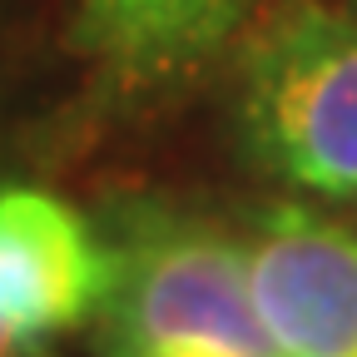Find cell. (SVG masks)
Returning <instances> with one entry per match:
<instances>
[{"label": "cell", "mask_w": 357, "mask_h": 357, "mask_svg": "<svg viewBox=\"0 0 357 357\" xmlns=\"http://www.w3.org/2000/svg\"><path fill=\"white\" fill-rule=\"evenodd\" d=\"M0 357H40V347L6 318V312H0Z\"/></svg>", "instance_id": "cell-6"}, {"label": "cell", "mask_w": 357, "mask_h": 357, "mask_svg": "<svg viewBox=\"0 0 357 357\" xmlns=\"http://www.w3.org/2000/svg\"><path fill=\"white\" fill-rule=\"evenodd\" d=\"M238 134L258 169L323 199H357V10L293 0L238 60Z\"/></svg>", "instance_id": "cell-1"}, {"label": "cell", "mask_w": 357, "mask_h": 357, "mask_svg": "<svg viewBox=\"0 0 357 357\" xmlns=\"http://www.w3.org/2000/svg\"><path fill=\"white\" fill-rule=\"evenodd\" d=\"M109 248L105 357H283L253 307L243 238L199 218L139 213Z\"/></svg>", "instance_id": "cell-2"}, {"label": "cell", "mask_w": 357, "mask_h": 357, "mask_svg": "<svg viewBox=\"0 0 357 357\" xmlns=\"http://www.w3.org/2000/svg\"><path fill=\"white\" fill-rule=\"evenodd\" d=\"M144 357H149V352H144Z\"/></svg>", "instance_id": "cell-7"}, {"label": "cell", "mask_w": 357, "mask_h": 357, "mask_svg": "<svg viewBox=\"0 0 357 357\" xmlns=\"http://www.w3.org/2000/svg\"><path fill=\"white\" fill-rule=\"evenodd\" d=\"M114 248L55 194L0 184V312L40 347L100 318Z\"/></svg>", "instance_id": "cell-4"}, {"label": "cell", "mask_w": 357, "mask_h": 357, "mask_svg": "<svg viewBox=\"0 0 357 357\" xmlns=\"http://www.w3.org/2000/svg\"><path fill=\"white\" fill-rule=\"evenodd\" d=\"M258 0H79L70 45L124 95H149L204 70Z\"/></svg>", "instance_id": "cell-5"}, {"label": "cell", "mask_w": 357, "mask_h": 357, "mask_svg": "<svg viewBox=\"0 0 357 357\" xmlns=\"http://www.w3.org/2000/svg\"><path fill=\"white\" fill-rule=\"evenodd\" d=\"M248 293L283 357H357V234L273 204L243 234Z\"/></svg>", "instance_id": "cell-3"}]
</instances>
